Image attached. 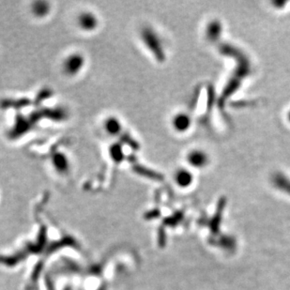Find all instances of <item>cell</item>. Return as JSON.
<instances>
[{"label": "cell", "mask_w": 290, "mask_h": 290, "mask_svg": "<svg viewBox=\"0 0 290 290\" xmlns=\"http://www.w3.org/2000/svg\"><path fill=\"white\" fill-rule=\"evenodd\" d=\"M86 57L81 52H72L67 55L61 62V71L65 76L76 77L79 76L85 66Z\"/></svg>", "instance_id": "cell-1"}, {"label": "cell", "mask_w": 290, "mask_h": 290, "mask_svg": "<svg viewBox=\"0 0 290 290\" xmlns=\"http://www.w3.org/2000/svg\"><path fill=\"white\" fill-rule=\"evenodd\" d=\"M141 38L146 47L152 52V54L159 61H164L166 60V52L163 43L159 35L152 28L144 29L141 33Z\"/></svg>", "instance_id": "cell-2"}, {"label": "cell", "mask_w": 290, "mask_h": 290, "mask_svg": "<svg viewBox=\"0 0 290 290\" xmlns=\"http://www.w3.org/2000/svg\"><path fill=\"white\" fill-rule=\"evenodd\" d=\"M76 25L80 31L91 33L99 28L100 20L92 11H83L77 15Z\"/></svg>", "instance_id": "cell-3"}, {"label": "cell", "mask_w": 290, "mask_h": 290, "mask_svg": "<svg viewBox=\"0 0 290 290\" xmlns=\"http://www.w3.org/2000/svg\"><path fill=\"white\" fill-rule=\"evenodd\" d=\"M51 165L55 171L60 175H67L71 171V163L65 153L59 152L51 157Z\"/></svg>", "instance_id": "cell-4"}, {"label": "cell", "mask_w": 290, "mask_h": 290, "mask_svg": "<svg viewBox=\"0 0 290 290\" xmlns=\"http://www.w3.org/2000/svg\"><path fill=\"white\" fill-rule=\"evenodd\" d=\"M188 164L196 168H204L210 163L208 154L201 150H193L187 155Z\"/></svg>", "instance_id": "cell-5"}, {"label": "cell", "mask_w": 290, "mask_h": 290, "mask_svg": "<svg viewBox=\"0 0 290 290\" xmlns=\"http://www.w3.org/2000/svg\"><path fill=\"white\" fill-rule=\"evenodd\" d=\"M103 127L105 132L110 137H118L122 132V122L116 116H108L104 121Z\"/></svg>", "instance_id": "cell-6"}, {"label": "cell", "mask_w": 290, "mask_h": 290, "mask_svg": "<svg viewBox=\"0 0 290 290\" xmlns=\"http://www.w3.org/2000/svg\"><path fill=\"white\" fill-rule=\"evenodd\" d=\"M52 11L51 4L45 0L34 1L31 6V13L32 15L38 19H44L50 15Z\"/></svg>", "instance_id": "cell-7"}, {"label": "cell", "mask_w": 290, "mask_h": 290, "mask_svg": "<svg viewBox=\"0 0 290 290\" xmlns=\"http://www.w3.org/2000/svg\"><path fill=\"white\" fill-rule=\"evenodd\" d=\"M191 118L188 114L186 113H179L177 114L172 121V126L175 131L178 133H184L186 132L190 126H191Z\"/></svg>", "instance_id": "cell-8"}, {"label": "cell", "mask_w": 290, "mask_h": 290, "mask_svg": "<svg viewBox=\"0 0 290 290\" xmlns=\"http://www.w3.org/2000/svg\"><path fill=\"white\" fill-rule=\"evenodd\" d=\"M174 179H175V183L179 186L188 187L193 183L194 177L189 170H187L185 168H180L175 172Z\"/></svg>", "instance_id": "cell-9"}, {"label": "cell", "mask_w": 290, "mask_h": 290, "mask_svg": "<svg viewBox=\"0 0 290 290\" xmlns=\"http://www.w3.org/2000/svg\"><path fill=\"white\" fill-rule=\"evenodd\" d=\"M221 34H222L221 22L218 20L212 21L207 27V31H206L207 39L211 42H216L219 40Z\"/></svg>", "instance_id": "cell-10"}, {"label": "cell", "mask_w": 290, "mask_h": 290, "mask_svg": "<svg viewBox=\"0 0 290 290\" xmlns=\"http://www.w3.org/2000/svg\"><path fill=\"white\" fill-rule=\"evenodd\" d=\"M273 183L279 190L290 194V180L287 176L278 172L274 175Z\"/></svg>", "instance_id": "cell-11"}, {"label": "cell", "mask_w": 290, "mask_h": 290, "mask_svg": "<svg viewBox=\"0 0 290 290\" xmlns=\"http://www.w3.org/2000/svg\"><path fill=\"white\" fill-rule=\"evenodd\" d=\"M110 155H111V158H113L117 162H122V160L123 159V153L122 148H120V147L116 148L115 146H113L110 149Z\"/></svg>", "instance_id": "cell-12"}, {"label": "cell", "mask_w": 290, "mask_h": 290, "mask_svg": "<svg viewBox=\"0 0 290 290\" xmlns=\"http://www.w3.org/2000/svg\"><path fill=\"white\" fill-rule=\"evenodd\" d=\"M288 119H289V122H290V111L289 112V115H288Z\"/></svg>", "instance_id": "cell-13"}]
</instances>
